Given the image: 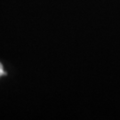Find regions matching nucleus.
Returning <instances> with one entry per match:
<instances>
[{"mask_svg":"<svg viewBox=\"0 0 120 120\" xmlns=\"http://www.w3.org/2000/svg\"><path fill=\"white\" fill-rule=\"evenodd\" d=\"M4 75H5V72L4 71V69H3V65L1 64V62H0V77H2Z\"/></svg>","mask_w":120,"mask_h":120,"instance_id":"f257e3e1","label":"nucleus"}]
</instances>
